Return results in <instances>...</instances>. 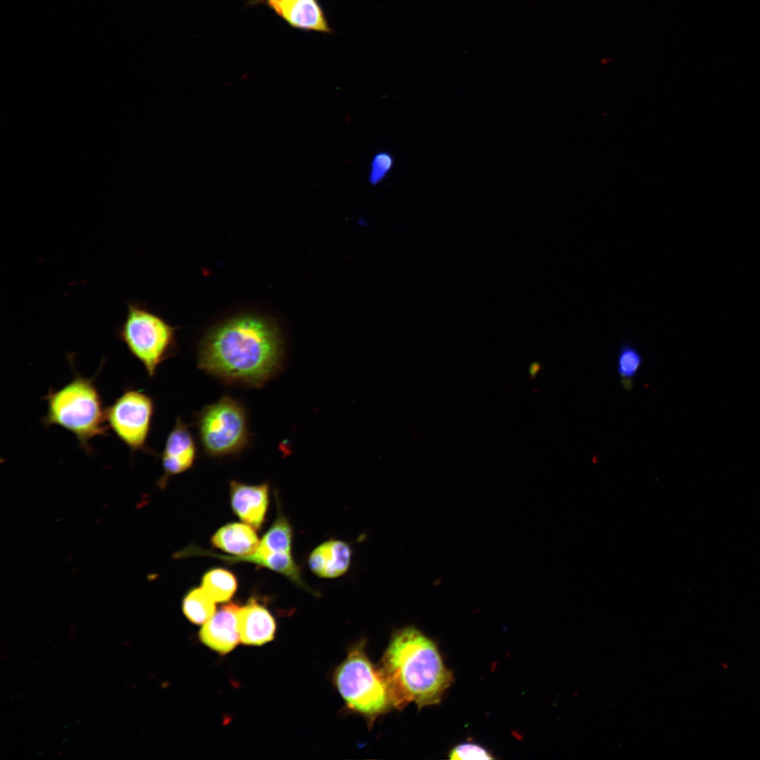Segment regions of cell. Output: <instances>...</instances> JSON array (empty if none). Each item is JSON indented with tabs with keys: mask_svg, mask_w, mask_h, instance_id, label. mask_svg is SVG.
Returning a JSON list of instances; mask_svg holds the SVG:
<instances>
[{
	"mask_svg": "<svg viewBox=\"0 0 760 760\" xmlns=\"http://www.w3.org/2000/svg\"><path fill=\"white\" fill-rule=\"evenodd\" d=\"M75 633H76V629H75V626H72V627H71V628H70V633H69V637H70V638H69V639H70V640H71L72 638H73V637H74V636H75Z\"/></svg>",
	"mask_w": 760,
	"mask_h": 760,
	"instance_id": "cell-22",
	"label": "cell"
},
{
	"mask_svg": "<svg viewBox=\"0 0 760 760\" xmlns=\"http://www.w3.org/2000/svg\"><path fill=\"white\" fill-rule=\"evenodd\" d=\"M237 587L235 576L223 569L208 571L203 577L202 588L216 602L228 601Z\"/></svg>",
	"mask_w": 760,
	"mask_h": 760,
	"instance_id": "cell-15",
	"label": "cell"
},
{
	"mask_svg": "<svg viewBox=\"0 0 760 760\" xmlns=\"http://www.w3.org/2000/svg\"><path fill=\"white\" fill-rule=\"evenodd\" d=\"M196 429L204 452L211 457L238 453L249 440L246 411L240 402L228 395L202 409Z\"/></svg>",
	"mask_w": 760,
	"mask_h": 760,
	"instance_id": "cell-6",
	"label": "cell"
},
{
	"mask_svg": "<svg viewBox=\"0 0 760 760\" xmlns=\"http://www.w3.org/2000/svg\"><path fill=\"white\" fill-rule=\"evenodd\" d=\"M195 441L186 424L177 417L167 436L161 456L164 476L159 485L163 486L170 476L182 473L193 465L196 457Z\"/></svg>",
	"mask_w": 760,
	"mask_h": 760,
	"instance_id": "cell-8",
	"label": "cell"
},
{
	"mask_svg": "<svg viewBox=\"0 0 760 760\" xmlns=\"http://www.w3.org/2000/svg\"><path fill=\"white\" fill-rule=\"evenodd\" d=\"M267 4L293 27L324 32L330 31L317 0H277Z\"/></svg>",
	"mask_w": 760,
	"mask_h": 760,
	"instance_id": "cell-13",
	"label": "cell"
},
{
	"mask_svg": "<svg viewBox=\"0 0 760 760\" xmlns=\"http://www.w3.org/2000/svg\"><path fill=\"white\" fill-rule=\"evenodd\" d=\"M450 759H493L489 752L474 743H463L455 747L449 754Z\"/></svg>",
	"mask_w": 760,
	"mask_h": 760,
	"instance_id": "cell-20",
	"label": "cell"
},
{
	"mask_svg": "<svg viewBox=\"0 0 760 760\" xmlns=\"http://www.w3.org/2000/svg\"><path fill=\"white\" fill-rule=\"evenodd\" d=\"M269 486L246 485L236 481L230 482L232 508L247 524L255 529L261 527L268 506Z\"/></svg>",
	"mask_w": 760,
	"mask_h": 760,
	"instance_id": "cell-9",
	"label": "cell"
},
{
	"mask_svg": "<svg viewBox=\"0 0 760 760\" xmlns=\"http://www.w3.org/2000/svg\"><path fill=\"white\" fill-rule=\"evenodd\" d=\"M239 607L234 603L223 605L204 623L199 633L201 641L222 654L232 650L240 639L237 614Z\"/></svg>",
	"mask_w": 760,
	"mask_h": 760,
	"instance_id": "cell-10",
	"label": "cell"
},
{
	"mask_svg": "<svg viewBox=\"0 0 760 760\" xmlns=\"http://www.w3.org/2000/svg\"><path fill=\"white\" fill-rule=\"evenodd\" d=\"M285 340L274 321L240 315L215 327L203 338L198 367L230 384L258 388L280 372Z\"/></svg>",
	"mask_w": 760,
	"mask_h": 760,
	"instance_id": "cell-1",
	"label": "cell"
},
{
	"mask_svg": "<svg viewBox=\"0 0 760 760\" xmlns=\"http://www.w3.org/2000/svg\"><path fill=\"white\" fill-rule=\"evenodd\" d=\"M153 414L152 398L133 388H126L106 407L108 427L132 452L148 450L146 443Z\"/></svg>",
	"mask_w": 760,
	"mask_h": 760,
	"instance_id": "cell-7",
	"label": "cell"
},
{
	"mask_svg": "<svg viewBox=\"0 0 760 760\" xmlns=\"http://www.w3.org/2000/svg\"><path fill=\"white\" fill-rule=\"evenodd\" d=\"M65 751V750H63V751H61L60 752H58V754H57V755H58V756L61 755V754H63V752H64Z\"/></svg>",
	"mask_w": 760,
	"mask_h": 760,
	"instance_id": "cell-24",
	"label": "cell"
},
{
	"mask_svg": "<svg viewBox=\"0 0 760 760\" xmlns=\"http://www.w3.org/2000/svg\"><path fill=\"white\" fill-rule=\"evenodd\" d=\"M263 1H266L267 3H269V2L274 1H277V0H263Z\"/></svg>",
	"mask_w": 760,
	"mask_h": 760,
	"instance_id": "cell-25",
	"label": "cell"
},
{
	"mask_svg": "<svg viewBox=\"0 0 760 760\" xmlns=\"http://www.w3.org/2000/svg\"><path fill=\"white\" fill-rule=\"evenodd\" d=\"M44 399L47 409L42 421L45 426L66 429L86 451H91L90 440L106 436L109 429L106 407L93 378L76 374L61 388L49 389Z\"/></svg>",
	"mask_w": 760,
	"mask_h": 760,
	"instance_id": "cell-3",
	"label": "cell"
},
{
	"mask_svg": "<svg viewBox=\"0 0 760 760\" xmlns=\"http://www.w3.org/2000/svg\"><path fill=\"white\" fill-rule=\"evenodd\" d=\"M351 559V549L348 543L339 540H329L315 547L310 554L308 564L317 576L334 578L344 574Z\"/></svg>",
	"mask_w": 760,
	"mask_h": 760,
	"instance_id": "cell-12",
	"label": "cell"
},
{
	"mask_svg": "<svg viewBox=\"0 0 760 760\" xmlns=\"http://www.w3.org/2000/svg\"><path fill=\"white\" fill-rule=\"evenodd\" d=\"M540 368V365L538 362H534L530 366L529 374L531 377H534L537 375Z\"/></svg>",
	"mask_w": 760,
	"mask_h": 760,
	"instance_id": "cell-21",
	"label": "cell"
},
{
	"mask_svg": "<svg viewBox=\"0 0 760 760\" xmlns=\"http://www.w3.org/2000/svg\"><path fill=\"white\" fill-rule=\"evenodd\" d=\"M241 641L246 645H261L273 640L276 623L269 611L251 600L237 614Z\"/></svg>",
	"mask_w": 760,
	"mask_h": 760,
	"instance_id": "cell-11",
	"label": "cell"
},
{
	"mask_svg": "<svg viewBox=\"0 0 760 760\" xmlns=\"http://www.w3.org/2000/svg\"><path fill=\"white\" fill-rule=\"evenodd\" d=\"M175 330V327L142 305L129 301L117 336L144 367L148 377L152 378L158 366L174 355Z\"/></svg>",
	"mask_w": 760,
	"mask_h": 760,
	"instance_id": "cell-5",
	"label": "cell"
},
{
	"mask_svg": "<svg viewBox=\"0 0 760 760\" xmlns=\"http://www.w3.org/2000/svg\"><path fill=\"white\" fill-rule=\"evenodd\" d=\"M130 642H131V641H130V640H125V642H123V645H129V644Z\"/></svg>",
	"mask_w": 760,
	"mask_h": 760,
	"instance_id": "cell-23",
	"label": "cell"
},
{
	"mask_svg": "<svg viewBox=\"0 0 760 760\" xmlns=\"http://www.w3.org/2000/svg\"><path fill=\"white\" fill-rule=\"evenodd\" d=\"M365 644L361 640L349 649L335 670L333 681L347 708L364 717L371 726L395 707L388 680L381 667L368 657Z\"/></svg>",
	"mask_w": 760,
	"mask_h": 760,
	"instance_id": "cell-4",
	"label": "cell"
},
{
	"mask_svg": "<svg viewBox=\"0 0 760 760\" xmlns=\"http://www.w3.org/2000/svg\"><path fill=\"white\" fill-rule=\"evenodd\" d=\"M642 365V357L636 346L630 341L621 343L619 348L617 369L621 383L626 390L633 388V380Z\"/></svg>",
	"mask_w": 760,
	"mask_h": 760,
	"instance_id": "cell-18",
	"label": "cell"
},
{
	"mask_svg": "<svg viewBox=\"0 0 760 760\" xmlns=\"http://www.w3.org/2000/svg\"><path fill=\"white\" fill-rule=\"evenodd\" d=\"M394 165L392 155L387 151L377 152L370 163L368 181L371 185L381 183L390 173Z\"/></svg>",
	"mask_w": 760,
	"mask_h": 760,
	"instance_id": "cell-19",
	"label": "cell"
},
{
	"mask_svg": "<svg viewBox=\"0 0 760 760\" xmlns=\"http://www.w3.org/2000/svg\"><path fill=\"white\" fill-rule=\"evenodd\" d=\"M292 528L286 517L279 510L273 524L264 535L259 547L271 552L291 553Z\"/></svg>",
	"mask_w": 760,
	"mask_h": 760,
	"instance_id": "cell-16",
	"label": "cell"
},
{
	"mask_svg": "<svg viewBox=\"0 0 760 760\" xmlns=\"http://www.w3.org/2000/svg\"><path fill=\"white\" fill-rule=\"evenodd\" d=\"M213 545L234 556L254 553L260 544L253 527L241 523L228 524L218 529L211 539Z\"/></svg>",
	"mask_w": 760,
	"mask_h": 760,
	"instance_id": "cell-14",
	"label": "cell"
},
{
	"mask_svg": "<svg viewBox=\"0 0 760 760\" xmlns=\"http://www.w3.org/2000/svg\"><path fill=\"white\" fill-rule=\"evenodd\" d=\"M183 612L186 618L195 624H204L215 614V601L201 588L191 590L184 597Z\"/></svg>",
	"mask_w": 760,
	"mask_h": 760,
	"instance_id": "cell-17",
	"label": "cell"
},
{
	"mask_svg": "<svg viewBox=\"0 0 760 760\" xmlns=\"http://www.w3.org/2000/svg\"><path fill=\"white\" fill-rule=\"evenodd\" d=\"M379 666L391 685L396 709L438 704L452 676L435 643L413 626L393 633Z\"/></svg>",
	"mask_w": 760,
	"mask_h": 760,
	"instance_id": "cell-2",
	"label": "cell"
}]
</instances>
